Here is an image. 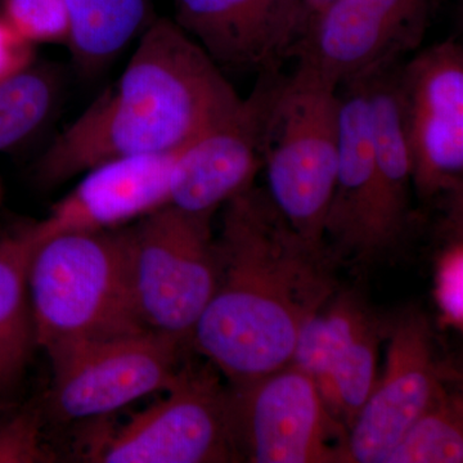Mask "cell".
I'll return each instance as SVG.
<instances>
[{
    "label": "cell",
    "mask_w": 463,
    "mask_h": 463,
    "mask_svg": "<svg viewBox=\"0 0 463 463\" xmlns=\"http://www.w3.org/2000/svg\"><path fill=\"white\" fill-rule=\"evenodd\" d=\"M219 279L191 340L230 383L291 364L298 332L337 289L327 249L307 242L263 188L224 203Z\"/></svg>",
    "instance_id": "6da1fadb"
},
{
    "label": "cell",
    "mask_w": 463,
    "mask_h": 463,
    "mask_svg": "<svg viewBox=\"0 0 463 463\" xmlns=\"http://www.w3.org/2000/svg\"><path fill=\"white\" fill-rule=\"evenodd\" d=\"M242 99L175 21L156 17L120 78L39 158L35 181L56 187L115 158L176 154L233 115Z\"/></svg>",
    "instance_id": "7a4b0ae2"
},
{
    "label": "cell",
    "mask_w": 463,
    "mask_h": 463,
    "mask_svg": "<svg viewBox=\"0 0 463 463\" xmlns=\"http://www.w3.org/2000/svg\"><path fill=\"white\" fill-rule=\"evenodd\" d=\"M27 295L33 341L48 356L145 331L133 307L123 228L70 232L35 243Z\"/></svg>",
    "instance_id": "3957f363"
},
{
    "label": "cell",
    "mask_w": 463,
    "mask_h": 463,
    "mask_svg": "<svg viewBox=\"0 0 463 463\" xmlns=\"http://www.w3.org/2000/svg\"><path fill=\"white\" fill-rule=\"evenodd\" d=\"M340 99L335 85L297 67L270 74L261 158L268 194L307 242L325 243V222L336 182Z\"/></svg>",
    "instance_id": "277c9868"
},
{
    "label": "cell",
    "mask_w": 463,
    "mask_h": 463,
    "mask_svg": "<svg viewBox=\"0 0 463 463\" xmlns=\"http://www.w3.org/2000/svg\"><path fill=\"white\" fill-rule=\"evenodd\" d=\"M212 218L167 203L123 227L133 307L143 330L191 340L218 285Z\"/></svg>",
    "instance_id": "5b68a950"
},
{
    "label": "cell",
    "mask_w": 463,
    "mask_h": 463,
    "mask_svg": "<svg viewBox=\"0 0 463 463\" xmlns=\"http://www.w3.org/2000/svg\"><path fill=\"white\" fill-rule=\"evenodd\" d=\"M237 462L349 463V430L297 365L227 388Z\"/></svg>",
    "instance_id": "8992f818"
},
{
    "label": "cell",
    "mask_w": 463,
    "mask_h": 463,
    "mask_svg": "<svg viewBox=\"0 0 463 463\" xmlns=\"http://www.w3.org/2000/svg\"><path fill=\"white\" fill-rule=\"evenodd\" d=\"M167 397L118 429L93 434L88 461L100 463L237 462L227 388L210 368H181Z\"/></svg>",
    "instance_id": "52a82bcc"
},
{
    "label": "cell",
    "mask_w": 463,
    "mask_h": 463,
    "mask_svg": "<svg viewBox=\"0 0 463 463\" xmlns=\"http://www.w3.org/2000/svg\"><path fill=\"white\" fill-rule=\"evenodd\" d=\"M439 0H334L289 51L297 67L339 88L419 51Z\"/></svg>",
    "instance_id": "ba28073f"
},
{
    "label": "cell",
    "mask_w": 463,
    "mask_h": 463,
    "mask_svg": "<svg viewBox=\"0 0 463 463\" xmlns=\"http://www.w3.org/2000/svg\"><path fill=\"white\" fill-rule=\"evenodd\" d=\"M182 341L143 331L51 355L50 410L61 421L99 419L178 379Z\"/></svg>",
    "instance_id": "9c48e42d"
},
{
    "label": "cell",
    "mask_w": 463,
    "mask_h": 463,
    "mask_svg": "<svg viewBox=\"0 0 463 463\" xmlns=\"http://www.w3.org/2000/svg\"><path fill=\"white\" fill-rule=\"evenodd\" d=\"M399 99L423 197L458 194L463 174V48L455 39L417 52L398 71Z\"/></svg>",
    "instance_id": "30bf717a"
},
{
    "label": "cell",
    "mask_w": 463,
    "mask_h": 463,
    "mask_svg": "<svg viewBox=\"0 0 463 463\" xmlns=\"http://www.w3.org/2000/svg\"><path fill=\"white\" fill-rule=\"evenodd\" d=\"M389 323L381 322L358 292L336 289L298 332L291 364L312 377L347 430L376 383L379 346Z\"/></svg>",
    "instance_id": "8fae6325"
},
{
    "label": "cell",
    "mask_w": 463,
    "mask_h": 463,
    "mask_svg": "<svg viewBox=\"0 0 463 463\" xmlns=\"http://www.w3.org/2000/svg\"><path fill=\"white\" fill-rule=\"evenodd\" d=\"M385 373L349 430L350 462L383 463L405 431L446 394L428 319L412 310L389 323Z\"/></svg>",
    "instance_id": "7c38bea8"
},
{
    "label": "cell",
    "mask_w": 463,
    "mask_h": 463,
    "mask_svg": "<svg viewBox=\"0 0 463 463\" xmlns=\"http://www.w3.org/2000/svg\"><path fill=\"white\" fill-rule=\"evenodd\" d=\"M270 74L272 70L260 72L254 90L233 115L176 154L167 203L196 214H214L254 184L263 169L261 138Z\"/></svg>",
    "instance_id": "4fadbf2b"
},
{
    "label": "cell",
    "mask_w": 463,
    "mask_h": 463,
    "mask_svg": "<svg viewBox=\"0 0 463 463\" xmlns=\"http://www.w3.org/2000/svg\"><path fill=\"white\" fill-rule=\"evenodd\" d=\"M340 149L336 182L325 222V243L335 263H373L385 258L365 78L337 88Z\"/></svg>",
    "instance_id": "5bb4252c"
},
{
    "label": "cell",
    "mask_w": 463,
    "mask_h": 463,
    "mask_svg": "<svg viewBox=\"0 0 463 463\" xmlns=\"http://www.w3.org/2000/svg\"><path fill=\"white\" fill-rule=\"evenodd\" d=\"M176 154L115 158L88 170L43 221L29 225L33 246L70 232L118 230L167 205Z\"/></svg>",
    "instance_id": "9a60e30c"
},
{
    "label": "cell",
    "mask_w": 463,
    "mask_h": 463,
    "mask_svg": "<svg viewBox=\"0 0 463 463\" xmlns=\"http://www.w3.org/2000/svg\"><path fill=\"white\" fill-rule=\"evenodd\" d=\"M175 23L221 69H279L300 36L295 0H174Z\"/></svg>",
    "instance_id": "2e32d148"
},
{
    "label": "cell",
    "mask_w": 463,
    "mask_h": 463,
    "mask_svg": "<svg viewBox=\"0 0 463 463\" xmlns=\"http://www.w3.org/2000/svg\"><path fill=\"white\" fill-rule=\"evenodd\" d=\"M401 63H390L364 76L370 99L380 232L385 255L402 245L412 224L413 164L399 99Z\"/></svg>",
    "instance_id": "e0dca14e"
},
{
    "label": "cell",
    "mask_w": 463,
    "mask_h": 463,
    "mask_svg": "<svg viewBox=\"0 0 463 463\" xmlns=\"http://www.w3.org/2000/svg\"><path fill=\"white\" fill-rule=\"evenodd\" d=\"M75 69L93 78L114 62L156 18L154 0H65Z\"/></svg>",
    "instance_id": "ac0fdd59"
},
{
    "label": "cell",
    "mask_w": 463,
    "mask_h": 463,
    "mask_svg": "<svg viewBox=\"0 0 463 463\" xmlns=\"http://www.w3.org/2000/svg\"><path fill=\"white\" fill-rule=\"evenodd\" d=\"M63 78L54 63L33 62L0 83V152L23 145L51 120L62 97Z\"/></svg>",
    "instance_id": "d6986e66"
},
{
    "label": "cell",
    "mask_w": 463,
    "mask_h": 463,
    "mask_svg": "<svg viewBox=\"0 0 463 463\" xmlns=\"http://www.w3.org/2000/svg\"><path fill=\"white\" fill-rule=\"evenodd\" d=\"M32 251L29 227L0 234V352L20 368L33 343L27 295V264Z\"/></svg>",
    "instance_id": "ffe728a7"
},
{
    "label": "cell",
    "mask_w": 463,
    "mask_h": 463,
    "mask_svg": "<svg viewBox=\"0 0 463 463\" xmlns=\"http://www.w3.org/2000/svg\"><path fill=\"white\" fill-rule=\"evenodd\" d=\"M463 462L461 398L446 394L438 399L405 431L383 463Z\"/></svg>",
    "instance_id": "44dd1931"
},
{
    "label": "cell",
    "mask_w": 463,
    "mask_h": 463,
    "mask_svg": "<svg viewBox=\"0 0 463 463\" xmlns=\"http://www.w3.org/2000/svg\"><path fill=\"white\" fill-rule=\"evenodd\" d=\"M0 16L35 47L69 39L65 0H0Z\"/></svg>",
    "instance_id": "7402d4cb"
},
{
    "label": "cell",
    "mask_w": 463,
    "mask_h": 463,
    "mask_svg": "<svg viewBox=\"0 0 463 463\" xmlns=\"http://www.w3.org/2000/svg\"><path fill=\"white\" fill-rule=\"evenodd\" d=\"M52 461L43 444L42 408L30 403L0 410V463Z\"/></svg>",
    "instance_id": "603a6c76"
},
{
    "label": "cell",
    "mask_w": 463,
    "mask_h": 463,
    "mask_svg": "<svg viewBox=\"0 0 463 463\" xmlns=\"http://www.w3.org/2000/svg\"><path fill=\"white\" fill-rule=\"evenodd\" d=\"M462 243L459 242L444 252L438 265V304L449 325H462Z\"/></svg>",
    "instance_id": "cb8c5ba5"
},
{
    "label": "cell",
    "mask_w": 463,
    "mask_h": 463,
    "mask_svg": "<svg viewBox=\"0 0 463 463\" xmlns=\"http://www.w3.org/2000/svg\"><path fill=\"white\" fill-rule=\"evenodd\" d=\"M35 62V45L18 35L0 16V83Z\"/></svg>",
    "instance_id": "d4e9b609"
},
{
    "label": "cell",
    "mask_w": 463,
    "mask_h": 463,
    "mask_svg": "<svg viewBox=\"0 0 463 463\" xmlns=\"http://www.w3.org/2000/svg\"><path fill=\"white\" fill-rule=\"evenodd\" d=\"M331 2H334V0H295L298 20H300V36H298V39H300L301 35L306 32L310 21H312L317 14H321L323 9L327 7Z\"/></svg>",
    "instance_id": "484cf974"
},
{
    "label": "cell",
    "mask_w": 463,
    "mask_h": 463,
    "mask_svg": "<svg viewBox=\"0 0 463 463\" xmlns=\"http://www.w3.org/2000/svg\"><path fill=\"white\" fill-rule=\"evenodd\" d=\"M21 370L23 368L18 367L8 356L0 352V392L14 383L17 376H20Z\"/></svg>",
    "instance_id": "4316f807"
},
{
    "label": "cell",
    "mask_w": 463,
    "mask_h": 463,
    "mask_svg": "<svg viewBox=\"0 0 463 463\" xmlns=\"http://www.w3.org/2000/svg\"><path fill=\"white\" fill-rule=\"evenodd\" d=\"M3 194H5V192H3V184L2 181H0V203H2L3 201Z\"/></svg>",
    "instance_id": "83f0119b"
}]
</instances>
